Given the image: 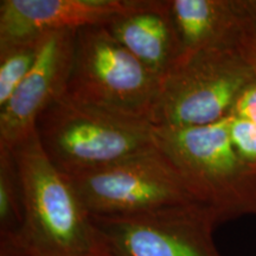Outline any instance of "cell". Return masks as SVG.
<instances>
[{"mask_svg": "<svg viewBox=\"0 0 256 256\" xmlns=\"http://www.w3.org/2000/svg\"><path fill=\"white\" fill-rule=\"evenodd\" d=\"M24 196L17 238L34 256H92L102 249L69 178L48 159L36 130L14 148Z\"/></svg>", "mask_w": 256, "mask_h": 256, "instance_id": "1", "label": "cell"}, {"mask_svg": "<svg viewBox=\"0 0 256 256\" xmlns=\"http://www.w3.org/2000/svg\"><path fill=\"white\" fill-rule=\"evenodd\" d=\"M152 130L156 148L217 222L256 215V174L234 148L229 118L206 126Z\"/></svg>", "mask_w": 256, "mask_h": 256, "instance_id": "2", "label": "cell"}, {"mask_svg": "<svg viewBox=\"0 0 256 256\" xmlns=\"http://www.w3.org/2000/svg\"><path fill=\"white\" fill-rule=\"evenodd\" d=\"M37 138L52 165L72 177L154 148L152 124L64 94L40 115Z\"/></svg>", "mask_w": 256, "mask_h": 256, "instance_id": "3", "label": "cell"}, {"mask_svg": "<svg viewBox=\"0 0 256 256\" xmlns=\"http://www.w3.org/2000/svg\"><path fill=\"white\" fill-rule=\"evenodd\" d=\"M255 80L238 48H214L183 56L160 80L148 122L164 128L218 122L229 116Z\"/></svg>", "mask_w": 256, "mask_h": 256, "instance_id": "4", "label": "cell"}, {"mask_svg": "<svg viewBox=\"0 0 256 256\" xmlns=\"http://www.w3.org/2000/svg\"><path fill=\"white\" fill-rule=\"evenodd\" d=\"M160 80L130 54L104 25L75 34L66 95L110 113L148 122Z\"/></svg>", "mask_w": 256, "mask_h": 256, "instance_id": "5", "label": "cell"}, {"mask_svg": "<svg viewBox=\"0 0 256 256\" xmlns=\"http://www.w3.org/2000/svg\"><path fill=\"white\" fill-rule=\"evenodd\" d=\"M68 178L92 216H132L200 206L174 165L156 147Z\"/></svg>", "mask_w": 256, "mask_h": 256, "instance_id": "6", "label": "cell"}, {"mask_svg": "<svg viewBox=\"0 0 256 256\" xmlns=\"http://www.w3.org/2000/svg\"><path fill=\"white\" fill-rule=\"evenodd\" d=\"M90 220L108 256H220L212 240L218 222L200 206Z\"/></svg>", "mask_w": 256, "mask_h": 256, "instance_id": "7", "label": "cell"}, {"mask_svg": "<svg viewBox=\"0 0 256 256\" xmlns=\"http://www.w3.org/2000/svg\"><path fill=\"white\" fill-rule=\"evenodd\" d=\"M76 31L42 37L34 64L19 88L0 108V147L12 150L34 132L37 119L66 94L75 50Z\"/></svg>", "mask_w": 256, "mask_h": 256, "instance_id": "8", "label": "cell"}, {"mask_svg": "<svg viewBox=\"0 0 256 256\" xmlns=\"http://www.w3.org/2000/svg\"><path fill=\"white\" fill-rule=\"evenodd\" d=\"M139 0H2L0 43L106 25Z\"/></svg>", "mask_w": 256, "mask_h": 256, "instance_id": "9", "label": "cell"}, {"mask_svg": "<svg viewBox=\"0 0 256 256\" xmlns=\"http://www.w3.org/2000/svg\"><path fill=\"white\" fill-rule=\"evenodd\" d=\"M110 34L159 80L182 58L168 0H139L136 8L104 25Z\"/></svg>", "mask_w": 256, "mask_h": 256, "instance_id": "10", "label": "cell"}, {"mask_svg": "<svg viewBox=\"0 0 256 256\" xmlns=\"http://www.w3.org/2000/svg\"><path fill=\"white\" fill-rule=\"evenodd\" d=\"M182 57L214 48H238L250 28L238 0H168Z\"/></svg>", "mask_w": 256, "mask_h": 256, "instance_id": "11", "label": "cell"}, {"mask_svg": "<svg viewBox=\"0 0 256 256\" xmlns=\"http://www.w3.org/2000/svg\"><path fill=\"white\" fill-rule=\"evenodd\" d=\"M24 224V196L14 151L0 147V238L18 236Z\"/></svg>", "mask_w": 256, "mask_h": 256, "instance_id": "12", "label": "cell"}, {"mask_svg": "<svg viewBox=\"0 0 256 256\" xmlns=\"http://www.w3.org/2000/svg\"><path fill=\"white\" fill-rule=\"evenodd\" d=\"M40 38L0 43V108L8 104L30 72L40 51Z\"/></svg>", "mask_w": 256, "mask_h": 256, "instance_id": "13", "label": "cell"}, {"mask_svg": "<svg viewBox=\"0 0 256 256\" xmlns=\"http://www.w3.org/2000/svg\"><path fill=\"white\" fill-rule=\"evenodd\" d=\"M229 118V136L242 162L256 174V124L250 121Z\"/></svg>", "mask_w": 256, "mask_h": 256, "instance_id": "14", "label": "cell"}, {"mask_svg": "<svg viewBox=\"0 0 256 256\" xmlns=\"http://www.w3.org/2000/svg\"><path fill=\"white\" fill-rule=\"evenodd\" d=\"M229 116L250 121L256 124V80L242 92Z\"/></svg>", "mask_w": 256, "mask_h": 256, "instance_id": "15", "label": "cell"}, {"mask_svg": "<svg viewBox=\"0 0 256 256\" xmlns=\"http://www.w3.org/2000/svg\"><path fill=\"white\" fill-rule=\"evenodd\" d=\"M238 49L256 75V30L250 28L246 31L240 42Z\"/></svg>", "mask_w": 256, "mask_h": 256, "instance_id": "16", "label": "cell"}, {"mask_svg": "<svg viewBox=\"0 0 256 256\" xmlns=\"http://www.w3.org/2000/svg\"><path fill=\"white\" fill-rule=\"evenodd\" d=\"M0 256H34L17 236L0 238Z\"/></svg>", "mask_w": 256, "mask_h": 256, "instance_id": "17", "label": "cell"}, {"mask_svg": "<svg viewBox=\"0 0 256 256\" xmlns=\"http://www.w3.org/2000/svg\"><path fill=\"white\" fill-rule=\"evenodd\" d=\"M238 2L250 28L256 30V0H238Z\"/></svg>", "mask_w": 256, "mask_h": 256, "instance_id": "18", "label": "cell"}, {"mask_svg": "<svg viewBox=\"0 0 256 256\" xmlns=\"http://www.w3.org/2000/svg\"><path fill=\"white\" fill-rule=\"evenodd\" d=\"M92 256H108V255H107V252H106L104 248L102 247V249H100V250H98V252H95V254Z\"/></svg>", "mask_w": 256, "mask_h": 256, "instance_id": "19", "label": "cell"}]
</instances>
